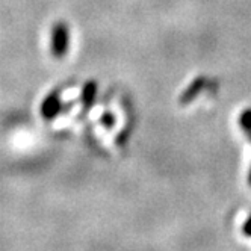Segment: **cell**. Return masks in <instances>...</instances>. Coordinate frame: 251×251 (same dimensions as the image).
I'll list each match as a JSON object with an SVG mask.
<instances>
[{"instance_id":"obj_1","label":"cell","mask_w":251,"mask_h":251,"mask_svg":"<svg viewBox=\"0 0 251 251\" xmlns=\"http://www.w3.org/2000/svg\"><path fill=\"white\" fill-rule=\"evenodd\" d=\"M70 46V32L65 23L59 22L51 29V53L55 58H64Z\"/></svg>"},{"instance_id":"obj_2","label":"cell","mask_w":251,"mask_h":251,"mask_svg":"<svg viewBox=\"0 0 251 251\" xmlns=\"http://www.w3.org/2000/svg\"><path fill=\"white\" fill-rule=\"evenodd\" d=\"M61 109H62V101H61L59 93H51L44 99L41 104V115L47 121H50L61 112Z\"/></svg>"},{"instance_id":"obj_3","label":"cell","mask_w":251,"mask_h":251,"mask_svg":"<svg viewBox=\"0 0 251 251\" xmlns=\"http://www.w3.org/2000/svg\"><path fill=\"white\" fill-rule=\"evenodd\" d=\"M97 97V83L96 80H89L83 85L82 94H80V101L83 106V111H89L93 107L94 101Z\"/></svg>"},{"instance_id":"obj_4","label":"cell","mask_w":251,"mask_h":251,"mask_svg":"<svg viewBox=\"0 0 251 251\" xmlns=\"http://www.w3.org/2000/svg\"><path fill=\"white\" fill-rule=\"evenodd\" d=\"M203 86H204V79H203V77H197L195 80H192V82H191V85L186 88V91L182 94V97H180V103H182V104H188V103H191L197 96L200 94V91L203 89Z\"/></svg>"},{"instance_id":"obj_5","label":"cell","mask_w":251,"mask_h":251,"mask_svg":"<svg viewBox=\"0 0 251 251\" xmlns=\"http://www.w3.org/2000/svg\"><path fill=\"white\" fill-rule=\"evenodd\" d=\"M239 126L241 129L247 133L248 130H251V107L250 109H245L241 115H239Z\"/></svg>"},{"instance_id":"obj_6","label":"cell","mask_w":251,"mask_h":251,"mask_svg":"<svg viewBox=\"0 0 251 251\" xmlns=\"http://www.w3.org/2000/svg\"><path fill=\"white\" fill-rule=\"evenodd\" d=\"M100 121H101V124L104 126L106 129H111V127H114V124H115V117H114L112 112H104L101 115Z\"/></svg>"},{"instance_id":"obj_7","label":"cell","mask_w":251,"mask_h":251,"mask_svg":"<svg viewBox=\"0 0 251 251\" xmlns=\"http://www.w3.org/2000/svg\"><path fill=\"white\" fill-rule=\"evenodd\" d=\"M242 231H244V235H245V236L251 238V215L248 217V220L244 223V226H242Z\"/></svg>"},{"instance_id":"obj_8","label":"cell","mask_w":251,"mask_h":251,"mask_svg":"<svg viewBox=\"0 0 251 251\" xmlns=\"http://www.w3.org/2000/svg\"><path fill=\"white\" fill-rule=\"evenodd\" d=\"M247 135H248V136H250V139H251V130H248V132H247ZM248 183L251 185V170H250V174H248Z\"/></svg>"}]
</instances>
